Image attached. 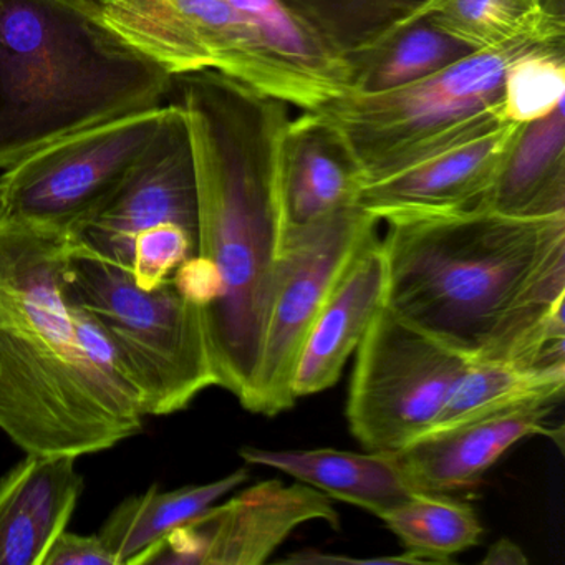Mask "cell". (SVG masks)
<instances>
[{
	"label": "cell",
	"mask_w": 565,
	"mask_h": 565,
	"mask_svg": "<svg viewBox=\"0 0 565 565\" xmlns=\"http://www.w3.org/2000/svg\"><path fill=\"white\" fill-rule=\"evenodd\" d=\"M385 307L471 362L565 370V214L386 221Z\"/></svg>",
	"instance_id": "cell-1"
},
{
	"label": "cell",
	"mask_w": 565,
	"mask_h": 565,
	"mask_svg": "<svg viewBox=\"0 0 565 565\" xmlns=\"http://www.w3.org/2000/svg\"><path fill=\"white\" fill-rule=\"evenodd\" d=\"M74 241L0 213V429L25 455H94L147 418L114 343L67 296Z\"/></svg>",
	"instance_id": "cell-2"
},
{
	"label": "cell",
	"mask_w": 565,
	"mask_h": 565,
	"mask_svg": "<svg viewBox=\"0 0 565 565\" xmlns=\"http://www.w3.org/2000/svg\"><path fill=\"white\" fill-rule=\"evenodd\" d=\"M198 183V250L220 273L204 309L217 386L246 408L256 385L282 249L280 158L290 107L220 72L173 78Z\"/></svg>",
	"instance_id": "cell-3"
},
{
	"label": "cell",
	"mask_w": 565,
	"mask_h": 565,
	"mask_svg": "<svg viewBox=\"0 0 565 565\" xmlns=\"http://www.w3.org/2000/svg\"><path fill=\"white\" fill-rule=\"evenodd\" d=\"M173 78L108 25L100 0H0V170L163 107Z\"/></svg>",
	"instance_id": "cell-4"
},
{
	"label": "cell",
	"mask_w": 565,
	"mask_h": 565,
	"mask_svg": "<svg viewBox=\"0 0 565 565\" xmlns=\"http://www.w3.org/2000/svg\"><path fill=\"white\" fill-rule=\"evenodd\" d=\"M111 29L173 77L220 72L302 111L350 92V65L282 0H100Z\"/></svg>",
	"instance_id": "cell-5"
},
{
	"label": "cell",
	"mask_w": 565,
	"mask_h": 565,
	"mask_svg": "<svg viewBox=\"0 0 565 565\" xmlns=\"http://www.w3.org/2000/svg\"><path fill=\"white\" fill-rule=\"evenodd\" d=\"M65 289L114 343L145 416L173 415L217 386L204 307L184 299L173 277L140 289L130 269L75 236Z\"/></svg>",
	"instance_id": "cell-6"
},
{
	"label": "cell",
	"mask_w": 565,
	"mask_h": 565,
	"mask_svg": "<svg viewBox=\"0 0 565 565\" xmlns=\"http://www.w3.org/2000/svg\"><path fill=\"white\" fill-rule=\"evenodd\" d=\"M535 45L544 44L475 52L415 84L380 94L349 92L320 110L335 121L366 180L449 138L505 120V68Z\"/></svg>",
	"instance_id": "cell-7"
},
{
	"label": "cell",
	"mask_w": 565,
	"mask_h": 565,
	"mask_svg": "<svg viewBox=\"0 0 565 565\" xmlns=\"http://www.w3.org/2000/svg\"><path fill=\"white\" fill-rule=\"evenodd\" d=\"M471 360L383 309L356 347L347 419L369 451L428 433Z\"/></svg>",
	"instance_id": "cell-8"
},
{
	"label": "cell",
	"mask_w": 565,
	"mask_h": 565,
	"mask_svg": "<svg viewBox=\"0 0 565 565\" xmlns=\"http://www.w3.org/2000/svg\"><path fill=\"white\" fill-rule=\"evenodd\" d=\"M167 107L62 138L0 177V213L78 233L120 190Z\"/></svg>",
	"instance_id": "cell-9"
},
{
	"label": "cell",
	"mask_w": 565,
	"mask_h": 565,
	"mask_svg": "<svg viewBox=\"0 0 565 565\" xmlns=\"http://www.w3.org/2000/svg\"><path fill=\"white\" fill-rule=\"evenodd\" d=\"M376 220L359 204L282 236L276 289L264 335L256 385L246 409L276 416L292 408V376L310 327Z\"/></svg>",
	"instance_id": "cell-10"
},
{
	"label": "cell",
	"mask_w": 565,
	"mask_h": 565,
	"mask_svg": "<svg viewBox=\"0 0 565 565\" xmlns=\"http://www.w3.org/2000/svg\"><path fill=\"white\" fill-rule=\"evenodd\" d=\"M326 521L339 529L330 498L312 486L257 482L213 504L141 552L131 565H259L300 525Z\"/></svg>",
	"instance_id": "cell-11"
},
{
	"label": "cell",
	"mask_w": 565,
	"mask_h": 565,
	"mask_svg": "<svg viewBox=\"0 0 565 565\" xmlns=\"http://www.w3.org/2000/svg\"><path fill=\"white\" fill-rule=\"evenodd\" d=\"M522 124L494 121L363 180L356 204L379 221L484 206Z\"/></svg>",
	"instance_id": "cell-12"
},
{
	"label": "cell",
	"mask_w": 565,
	"mask_h": 565,
	"mask_svg": "<svg viewBox=\"0 0 565 565\" xmlns=\"http://www.w3.org/2000/svg\"><path fill=\"white\" fill-rule=\"evenodd\" d=\"M174 223L198 237V183L186 115L167 105L151 141L115 196L75 236L111 263L131 270L135 236Z\"/></svg>",
	"instance_id": "cell-13"
},
{
	"label": "cell",
	"mask_w": 565,
	"mask_h": 565,
	"mask_svg": "<svg viewBox=\"0 0 565 565\" xmlns=\"http://www.w3.org/2000/svg\"><path fill=\"white\" fill-rule=\"evenodd\" d=\"M555 403H532L451 428L433 429L390 451L416 492L451 494L478 488L486 471L515 443L547 433Z\"/></svg>",
	"instance_id": "cell-14"
},
{
	"label": "cell",
	"mask_w": 565,
	"mask_h": 565,
	"mask_svg": "<svg viewBox=\"0 0 565 565\" xmlns=\"http://www.w3.org/2000/svg\"><path fill=\"white\" fill-rule=\"evenodd\" d=\"M362 181V167L329 115L290 118L280 158L282 236L356 204Z\"/></svg>",
	"instance_id": "cell-15"
},
{
	"label": "cell",
	"mask_w": 565,
	"mask_h": 565,
	"mask_svg": "<svg viewBox=\"0 0 565 565\" xmlns=\"http://www.w3.org/2000/svg\"><path fill=\"white\" fill-rule=\"evenodd\" d=\"M388 269L379 236L355 254L307 333L292 376L296 399L335 385L347 360L385 309Z\"/></svg>",
	"instance_id": "cell-16"
},
{
	"label": "cell",
	"mask_w": 565,
	"mask_h": 565,
	"mask_svg": "<svg viewBox=\"0 0 565 565\" xmlns=\"http://www.w3.org/2000/svg\"><path fill=\"white\" fill-rule=\"evenodd\" d=\"M77 459L28 455L0 479V565H44L84 491Z\"/></svg>",
	"instance_id": "cell-17"
},
{
	"label": "cell",
	"mask_w": 565,
	"mask_h": 565,
	"mask_svg": "<svg viewBox=\"0 0 565 565\" xmlns=\"http://www.w3.org/2000/svg\"><path fill=\"white\" fill-rule=\"evenodd\" d=\"M249 465L287 472L329 498L382 515L416 492L392 452H350L337 449H260L244 446Z\"/></svg>",
	"instance_id": "cell-18"
},
{
	"label": "cell",
	"mask_w": 565,
	"mask_h": 565,
	"mask_svg": "<svg viewBox=\"0 0 565 565\" xmlns=\"http://www.w3.org/2000/svg\"><path fill=\"white\" fill-rule=\"evenodd\" d=\"M484 206L515 217L565 214L564 104L522 124Z\"/></svg>",
	"instance_id": "cell-19"
},
{
	"label": "cell",
	"mask_w": 565,
	"mask_h": 565,
	"mask_svg": "<svg viewBox=\"0 0 565 565\" xmlns=\"http://www.w3.org/2000/svg\"><path fill=\"white\" fill-rule=\"evenodd\" d=\"M475 54L426 15H413L375 44L347 57L350 92L380 94L431 77Z\"/></svg>",
	"instance_id": "cell-20"
},
{
	"label": "cell",
	"mask_w": 565,
	"mask_h": 565,
	"mask_svg": "<svg viewBox=\"0 0 565 565\" xmlns=\"http://www.w3.org/2000/svg\"><path fill=\"white\" fill-rule=\"evenodd\" d=\"M247 478V469L241 468L206 484L183 486L171 491L151 486L148 491L121 501L108 515L98 535L117 565H131L141 552L216 504Z\"/></svg>",
	"instance_id": "cell-21"
},
{
	"label": "cell",
	"mask_w": 565,
	"mask_h": 565,
	"mask_svg": "<svg viewBox=\"0 0 565 565\" xmlns=\"http://www.w3.org/2000/svg\"><path fill=\"white\" fill-rule=\"evenodd\" d=\"M416 15H426L475 52L565 42V21L551 18L539 0H429Z\"/></svg>",
	"instance_id": "cell-22"
},
{
	"label": "cell",
	"mask_w": 565,
	"mask_h": 565,
	"mask_svg": "<svg viewBox=\"0 0 565 565\" xmlns=\"http://www.w3.org/2000/svg\"><path fill=\"white\" fill-rule=\"evenodd\" d=\"M564 388L565 370L529 369L511 362H471L429 431L532 403H557Z\"/></svg>",
	"instance_id": "cell-23"
},
{
	"label": "cell",
	"mask_w": 565,
	"mask_h": 565,
	"mask_svg": "<svg viewBox=\"0 0 565 565\" xmlns=\"http://www.w3.org/2000/svg\"><path fill=\"white\" fill-rule=\"evenodd\" d=\"M380 519L422 564H448L452 555L481 542L475 509L448 494L413 492Z\"/></svg>",
	"instance_id": "cell-24"
},
{
	"label": "cell",
	"mask_w": 565,
	"mask_h": 565,
	"mask_svg": "<svg viewBox=\"0 0 565 565\" xmlns=\"http://www.w3.org/2000/svg\"><path fill=\"white\" fill-rule=\"evenodd\" d=\"M343 57L369 47L418 14L429 0H282Z\"/></svg>",
	"instance_id": "cell-25"
},
{
	"label": "cell",
	"mask_w": 565,
	"mask_h": 565,
	"mask_svg": "<svg viewBox=\"0 0 565 565\" xmlns=\"http://www.w3.org/2000/svg\"><path fill=\"white\" fill-rule=\"evenodd\" d=\"M565 42L535 45L505 68L502 111L505 120L529 124L564 104Z\"/></svg>",
	"instance_id": "cell-26"
},
{
	"label": "cell",
	"mask_w": 565,
	"mask_h": 565,
	"mask_svg": "<svg viewBox=\"0 0 565 565\" xmlns=\"http://www.w3.org/2000/svg\"><path fill=\"white\" fill-rule=\"evenodd\" d=\"M198 250V237L180 224L148 227L135 236L131 276L143 290H154Z\"/></svg>",
	"instance_id": "cell-27"
},
{
	"label": "cell",
	"mask_w": 565,
	"mask_h": 565,
	"mask_svg": "<svg viewBox=\"0 0 565 565\" xmlns=\"http://www.w3.org/2000/svg\"><path fill=\"white\" fill-rule=\"evenodd\" d=\"M173 282L184 299L204 307V309L216 302L220 299L221 290H223L216 266L200 254L188 257L174 270Z\"/></svg>",
	"instance_id": "cell-28"
},
{
	"label": "cell",
	"mask_w": 565,
	"mask_h": 565,
	"mask_svg": "<svg viewBox=\"0 0 565 565\" xmlns=\"http://www.w3.org/2000/svg\"><path fill=\"white\" fill-rule=\"evenodd\" d=\"M44 565H117L100 535L64 531L49 551Z\"/></svg>",
	"instance_id": "cell-29"
},
{
	"label": "cell",
	"mask_w": 565,
	"mask_h": 565,
	"mask_svg": "<svg viewBox=\"0 0 565 565\" xmlns=\"http://www.w3.org/2000/svg\"><path fill=\"white\" fill-rule=\"evenodd\" d=\"M529 558L525 557L522 548L511 539L502 537L489 547L488 554L482 558V564L488 565H525Z\"/></svg>",
	"instance_id": "cell-30"
},
{
	"label": "cell",
	"mask_w": 565,
	"mask_h": 565,
	"mask_svg": "<svg viewBox=\"0 0 565 565\" xmlns=\"http://www.w3.org/2000/svg\"><path fill=\"white\" fill-rule=\"evenodd\" d=\"M539 4L551 18L565 21V0H539Z\"/></svg>",
	"instance_id": "cell-31"
}]
</instances>
